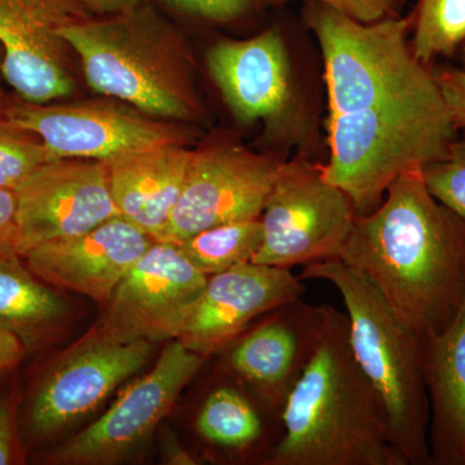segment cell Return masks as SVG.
<instances>
[{
    "mask_svg": "<svg viewBox=\"0 0 465 465\" xmlns=\"http://www.w3.org/2000/svg\"><path fill=\"white\" fill-rule=\"evenodd\" d=\"M192 152L188 145L170 143L105 159L119 215L157 241L182 195Z\"/></svg>",
    "mask_w": 465,
    "mask_h": 465,
    "instance_id": "d6986e66",
    "label": "cell"
},
{
    "mask_svg": "<svg viewBox=\"0 0 465 465\" xmlns=\"http://www.w3.org/2000/svg\"><path fill=\"white\" fill-rule=\"evenodd\" d=\"M262 7H281L295 0H256ZM329 5L347 16L371 24L385 18L401 17L405 0H305Z\"/></svg>",
    "mask_w": 465,
    "mask_h": 465,
    "instance_id": "83f0119b",
    "label": "cell"
},
{
    "mask_svg": "<svg viewBox=\"0 0 465 465\" xmlns=\"http://www.w3.org/2000/svg\"><path fill=\"white\" fill-rule=\"evenodd\" d=\"M283 161L213 136L193 149L180 200L157 241L180 243L213 226L260 219Z\"/></svg>",
    "mask_w": 465,
    "mask_h": 465,
    "instance_id": "ba28073f",
    "label": "cell"
},
{
    "mask_svg": "<svg viewBox=\"0 0 465 465\" xmlns=\"http://www.w3.org/2000/svg\"><path fill=\"white\" fill-rule=\"evenodd\" d=\"M25 351L26 347L21 339L0 326V372L20 362Z\"/></svg>",
    "mask_w": 465,
    "mask_h": 465,
    "instance_id": "1f68e13d",
    "label": "cell"
},
{
    "mask_svg": "<svg viewBox=\"0 0 465 465\" xmlns=\"http://www.w3.org/2000/svg\"><path fill=\"white\" fill-rule=\"evenodd\" d=\"M15 192L23 237L21 258L38 244L74 237L119 215L104 161L52 159Z\"/></svg>",
    "mask_w": 465,
    "mask_h": 465,
    "instance_id": "9a60e30c",
    "label": "cell"
},
{
    "mask_svg": "<svg viewBox=\"0 0 465 465\" xmlns=\"http://www.w3.org/2000/svg\"><path fill=\"white\" fill-rule=\"evenodd\" d=\"M423 176L434 197L465 220V130L445 157L424 168Z\"/></svg>",
    "mask_w": 465,
    "mask_h": 465,
    "instance_id": "484cf974",
    "label": "cell"
},
{
    "mask_svg": "<svg viewBox=\"0 0 465 465\" xmlns=\"http://www.w3.org/2000/svg\"><path fill=\"white\" fill-rule=\"evenodd\" d=\"M339 260L375 284L421 336L446 329L465 299V220L410 171L381 206L357 216Z\"/></svg>",
    "mask_w": 465,
    "mask_h": 465,
    "instance_id": "6da1fadb",
    "label": "cell"
},
{
    "mask_svg": "<svg viewBox=\"0 0 465 465\" xmlns=\"http://www.w3.org/2000/svg\"><path fill=\"white\" fill-rule=\"evenodd\" d=\"M299 278L324 281L341 293L351 351L384 401L394 449L406 465H430L423 336L396 313L362 272L341 260L312 262Z\"/></svg>",
    "mask_w": 465,
    "mask_h": 465,
    "instance_id": "277c9868",
    "label": "cell"
},
{
    "mask_svg": "<svg viewBox=\"0 0 465 465\" xmlns=\"http://www.w3.org/2000/svg\"><path fill=\"white\" fill-rule=\"evenodd\" d=\"M357 216L321 164L304 157L283 161L260 216L264 237L252 262L292 269L338 259Z\"/></svg>",
    "mask_w": 465,
    "mask_h": 465,
    "instance_id": "52a82bcc",
    "label": "cell"
},
{
    "mask_svg": "<svg viewBox=\"0 0 465 465\" xmlns=\"http://www.w3.org/2000/svg\"><path fill=\"white\" fill-rule=\"evenodd\" d=\"M307 3L305 23L322 51L329 115L443 100L433 66L412 52L410 16L365 24Z\"/></svg>",
    "mask_w": 465,
    "mask_h": 465,
    "instance_id": "8992f818",
    "label": "cell"
},
{
    "mask_svg": "<svg viewBox=\"0 0 465 465\" xmlns=\"http://www.w3.org/2000/svg\"><path fill=\"white\" fill-rule=\"evenodd\" d=\"M16 451L14 412L7 400L0 401V465L11 464Z\"/></svg>",
    "mask_w": 465,
    "mask_h": 465,
    "instance_id": "4dcf8cb0",
    "label": "cell"
},
{
    "mask_svg": "<svg viewBox=\"0 0 465 465\" xmlns=\"http://www.w3.org/2000/svg\"><path fill=\"white\" fill-rule=\"evenodd\" d=\"M161 3L182 16L216 25L240 21L259 5L256 0H161Z\"/></svg>",
    "mask_w": 465,
    "mask_h": 465,
    "instance_id": "4316f807",
    "label": "cell"
},
{
    "mask_svg": "<svg viewBox=\"0 0 465 465\" xmlns=\"http://www.w3.org/2000/svg\"><path fill=\"white\" fill-rule=\"evenodd\" d=\"M206 357L174 341L162 351L154 369L133 382L99 420L51 455L60 464H112L148 439L171 411L183 388Z\"/></svg>",
    "mask_w": 465,
    "mask_h": 465,
    "instance_id": "8fae6325",
    "label": "cell"
},
{
    "mask_svg": "<svg viewBox=\"0 0 465 465\" xmlns=\"http://www.w3.org/2000/svg\"><path fill=\"white\" fill-rule=\"evenodd\" d=\"M430 465H465V299L446 329L423 336Z\"/></svg>",
    "mask_w": 465,
    "mask_h": 465,
    "instance_id": "ffe728a7",
    "label": "cell"
},
{
    "mask_svg": "<svg viewBox=\"0 0 465 465\" xmlns=\"http://www.w3.org/2000/svg\"><path fill=\"white\" fill-rule=\"evenodd\" d=\"M52 159L35 134L0 114V188L16 191L36 168Z\"/></svg>",
    "mask_w": 465,
    "mask_h": 465,
    "instance_id": "d4e9b609",
    "label": "cell"
},
{
    "mask_svg": "<svg viewBox=\"0 0 465 465\" xmlns=\"http://www.w3.org/2000/svg\"><path fill=\"white\" fill-rule=\"evenodd\" d=\"M326 305L302 299L275 308L251 324L220 353L226 367L260 399L282 411L284 402L313 356ZM219 354V353H217Z\"/></svg>",
    "mask_w": 465,
    "mask_h": 465,
    "instance_id": "e0dca14e",
    "label": "cell"
},
{
    "mask_svg": "<svg viewBox=\"0 0 465 465\" xmlns=\"http://www.w3.org/2000/svg\"><path fill=\"white\" fill-rule=\"evenodd\" d=\"M305 290L291 269L255 262L232 266L208 277L174 341L206 358L220 353L259 318L302 299Z\"/></svg>",
    "mask_w": 465,
    "mask_h": 465,
    "instance_id": "2e32d148",
    "label": "cell"
},
{
    "mask_svg": "<svg viewBox=\"0 0 465 465\" xmlns=\"http://www.w3.org/2000/svg\"><path fill=\"white\" fill-rule=\"evenodd\" d=\"M92 16H108L125 9L136 7L149 0H78Z\"/></svg>",
    "mask_w": 465,
    "mask_h": 465,
    "instance_id": "d6a6232c",
    "label": "cell"
},
{
    "mask_svg": "<svg viewBox=\"0 0 465 465\" xmlns=\"http://www.w3.org/2000/svg\"><path fill=\"white\" fill-rule=\"evenodd\" d=\"M262 237L260 219L243 220L208 228L180 242L177 247L198 271L210 277L232 266L252 262Z\"/></svg>",
    "mask_w": 465,
    "mask_h": 465,
    "instance_id": "603a6c76",
    "label": "cell"
},
{
    "mask_svg": "<svg viewBox=\"0 0 465 465\" xmlns=\"http://www.w3.org/2000/svg\"><path fill=\"white\" fill-rule=\"evenodd\" d=\"M91 16L78 0H0V72L18 99L45 104L74 94V52L58 30Z\"/></svg>",
    "mask_w": 465,
    "mask_h": 465,
    "instance_id": "30bf717a",
    "label": "cell"
},
{
    "mask_svg": "<svg viewBox=\"0 0 465 465\" xmlns=\"http://www.w3.org/2000/svg\"><path fill=\"white\" fill-rule=\"evenodd\" d=\"M36 278L20 256L0 259V326L26 349L47 341L67 317L65 302Z\"/></svg>",
    "mask_w": 465,
    "mask_h": 465,
    "instance_id": "7402d4cb",
    "label": "cell"
},
{
    "mask_svg": "<svg viewBox=\"0 0 465 465\" xmlns=\"http://www.w3.org/2000/svg\"><path fill=\"white\" fill-rule=\"evenodd\" d=\"M207 280L177 244L154 241L116 286L94 326L122 341L174 339Z\"/></svg>",
    "mask_w": 465,
    "mask_h": 465,
    "instance_id": "7c38bea8",
    "label": "cell"
},
{
    "mask_svg": "<svg viewBox=\"0 0 465 465\" xmlns=\"http://www.w3.org/2000/svg\"><path fill=\"white\" fill-rule=\"evenodd\" d=\"M409 16L410 45L421 63L433 66L465 45V0H418Z\"/></svg>",
    "mask_w": 465,
    "mask_h": 465,
    "instance_id": "cb8c5ba5",
    "label": "cell"
},
{
    "mask_svg": "<svg viewBox=\"0 0 465 465\" xmlns=\"http://www.w3.org/2000/svg\"><path fill=\"white\" fill-rule=\"evenodd\" d=\"M3 114L35 134L56 158L105 161L121 153L158 145H189L191 125L145 114L113 101H11Z\"/></svg>",
    "mask_w": 465,
    "mask_h": 465,
    "instance_id": "9c48e42d",
    "label": "cell"
},
{
    "mask_svg": "<svg viewBox=\"0 0 465 465\" xmlns=\"http://www.w3.org/2000/svg\"><path fill=\"white\" fill-rule=\"evenodd\" d=\"M324 179L347 193L358 216L376 210L391 183L448 154L457 139L445 100L329 115Z\"/></svg>",
    "mask_w": 465,
    "mask_h": 465,
    "instance_id": "5b68a950",
    "label": "cell"
},
{
    "mask_svg": "<svg viewBox=\"0 0 465 465\" xmlns=\"http://www.w3.org/2000/svg\"><path fill=\"white\" fill-rule=\"evenodd\" d=\"M195 430L207 445L228 454L262 452L266 465L283 436L282 411L237 378L207 394L195 418Z\"/></svg>",
    "mask_w": 465,
    "mask_h": 465,
    "instance_id": "44dd1931",
    "label": "cell"
},
{
    "mask_svg": "<svg viewBox=\"0 0 465 465\" xmlns=\"http://www.w3.org/2000/svg\"><path fill=\"white\" fill-rule=\"evenodd\" d=\"M459 54H460V66L463 67V69H465V45H463V47H461V50L460 52H459Z\"/></svg>",
    "mask_w": 465,
    "mask_h": 465,
    "instance_id": "e575fe53",
    "label": "cell"
},
{
    "mask_svg": "<svg viewBox=\"0 0 465 465\" xmlns=\"http://www.w3.org/2000/svg\"><path fill=\"white\" fill-rule=\"evenodd\" d=\"M207 69L226 105L242 124L264 122L268 131L300 140L302 118L293 94L289 54L281 33L224 39L206 54Z\"/></svg>",
    "mask_w": 465,
    "mask_h": 465,
    "instance_id": "4fadbf2b",
    "label": "cell"
},
{
    "mask_svg": "<svg viewBox=\"0 0 465 465\" xmlns=\"http://www.w3.org/2000/svg\"><path fill=\"white\" fill-rule=\"evenodd\" d=\"M152 237L122 215L74 237L27 251L26 266L43 282L74 291L105 307Z\"/></svg>",
    "mask_w": 465,
    "mask_h": 465,
    "instance_id": "ac0fdd59",
    "label": "cell"
},
{
    "mask_svg": "<svg viewBox=\"0 0 465 465\" xmlns=\"http://www.w3.org/2000/svg\"><path fill=\"white\" fill-rule=\"evenodd\" d=\"M282 421L266 465H406L391 442L384 401L351 351L347 313L330 305Z\"/></svg>",
    "mask_w": 465,
    "mask_h": 465,
    "instance_id": "7a4b0ae2",
    "label": "cell"
},
{
    "mask_svg": "<svg viewBox=\"0 0 465 465\" xmlns=\"http://www.w3.org/2000/svg\"><path fill=\"white\" fill-rule=\"evenodd\" d=\"M23 253V237L16 192L0 188V259L20 256Z\"/></svg>",
    "mask_w": 465,
    "mask_h": 465,
    "instance_id": "f546056e",
    "label": "cell"
},
{
    "mask_svg": "<svg viewBox=\"0 0 465 465\" xmlns=\"http://www.w3.org/2000/svg\"><path fill=\"white\" fill-rule=\"evenodd\" d=\"M433 73L454 127L458 133L465 130V69L461 66L433 65Z\"/></svg>",
    "mask_w": 465,
    "mask_h": 465,
    "instance_id": "f1b7e54d",
    "label": "cell"
},
{
    "mask_svg": "<svg viewBox=\"0 0 465 465\" xmlns=\"http://www.w3.org/2000/svg\"><path fill=\"white\" fill-rule=\"evenodd\" d=\"M9 103H11V101L5 97V92H3L2 87H0V114H3V112L7 108Z\"/></svg>",
    "mask_w": 465,
    "mask_h": 465,
    "instance_id": "836d02e7",
    "label": "cell"
},
{
    "mask_svg": "<svg viewBox=\"0 0 465 465\" xmlns=\"http://www.w3.org/2000/svg\"><path fill=\"white\" fill-rule=\"evenodd\" d=\"M92 90L154 118H204L191 45L152 0L58 30Z\"/></svg>",
    "mask_w": 465,
    "mask_h": 465,
    "instance_id": "3957f363",
    "label": "cell"
},
{
    "mask_svg": "<svg viewBox=\"0 0 465 465\" xmlns=\"http://www.w3.org/2000/svg\"><path fill=\"white\" fill-rule=\"evenodd\" d=\"M150 353L152 341H122L92 327L42 381L30 409L33 433L51 436L90 414L143 369Z\"/></svg>",
    "mask_w": 465,
    "mask_h": 465,
    "instance_id": "5bb4252c",
    "label": "cell"
}]
</instances>
